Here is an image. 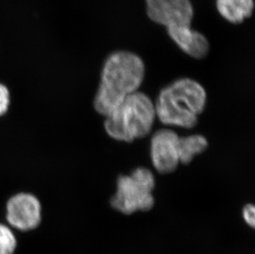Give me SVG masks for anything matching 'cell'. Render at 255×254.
Segmentation results:
<instances>
[{"label":"cell","mask_w":255,"mask_h":254,"mask_svg":"<svg viewBox=\"0 0 255 254\" xmlns=\"http://www.w3.org/2000/svg\"><path fill=\"white\" fill-rule=\"evenodd\" d=\"M6 219L10 226L21 231L37 228L41 221V203L30 193L14 195L6 205Z\"/></svg>","instance_id":"cell-6"},{"label":"cell","mask_w":255,"mask_h":254,"mask_svg":"<svg viewBox=\"0 0 255 254\" xmlns=\"http://www.w3.org/2000/svg\"><path fill=\"white\" fill-rule=\"evenodd\" d=\"M179 136L171 129L157 130L150 141V158L154 168L161 174L173 173L178 168Z\"/></svg>","instance_id":"cell-7"},{"label":"cell","mask_w":255,"mask_h":254,"mask_svg":"<svg viewBox=\"0 0 255 254\" xmlns=\"http://www.w3.org/2000/svg\"><path fill=\"white\" fill-rule=\"evenodd\" d=\"M207 147V139L202 134L179 137L178 142L179 163L189 164L196 155L203 153Z\"/></svg>","instance_id":"cell-10"},{"label":"cell","mask_w":255,"mask_h":254,"mask_svg":"<svg viewBox=\"0 0 255 254\" xmlns=\"http://www.w3.org/2000/svg\"><path fill=\"white\" fill-rule=\"evenodd\" d=\"M243 219L250 227L254 229L255 226V206L253 204L246 205L243 209Z\"/></svg>","instance_id":"cell-13"},{"label":"cell","mask_w":255,"mask_h":254,"mask_svg":"<svg viewBox=\"0 0 255 254\" xmlns=\"http://www.w3.org/2000/svg\"><path fill=\"white\" fill-rule=\"evenodd\" d=\"M10 106L9 90L4 84L0 83V117L7 113Z\"/></svg>","instance_id":"cell-12"},{"label":"cell","mask_w":255,"mask_h":254,"mask_svg":"<svg viewBox=\"0 0 255 254\" xmlns=\"http://www.w3.org/2000/svg\"><path fill=\"white\" fill-rule=\"evenodd\" d=\"M155 187L154 177L146 168H135L130 175H120L117 180V192L110 200L113 208L125 215L153 208Z\"/></svg>","instance_id":"cell-4"},{"label":"cell","mask_w":255,"mask_h":254,"mask_svg":"<svg viewBox=\"0 0 255 254\" xmlns=\"http://www.w3.org/2000/svg\"><path fill=\"white\" fill-rule=\"evenodd\" d=\"M217 7L225 19L238 24L251 17L255 4L254 0H217Z\"/></svg>","instance_id":"cell-9"},{"label":"cell","mask_w":255,"mask_h":254,"mask_svg":"<svg viewBox=\"0 0 255 254\" xmlns=\"http://www.w3.org/2000/svg\"><path fill=\"white\" fill-rule=\"evenodd\" d=\"M207 103V93L198 82L179 79L162 89L154 104L155 114L164 125L193 129Z\"/></svg>","instance_id":"cell-2"},{"label":"cell","mask_w":255,"mask_h":254,"mask_svg":"<svg viewBox=\"0 0 255 254\" xmlns=\"http://www.w3.org/2000/svg\"><path fill=\"white\" fill-rule=\"evenodd\" d=\"M105 130L118 141L130 143L147 136L156 118L154 104L146 94L136 91L105 117Z\"/></svg>","instance_id":"cell-3"},{"label":"cell","mask_w":255,"mask_h":254,"mask_svg":"<svg viewBox=\"0 0 255 254\" xmlns=\"http://www.w3.org/2000/svg\"><path fill=\"white\" fill-rule=\"evenodd\" d=\"M144 76L140 56L130 51H116L109 55L102 70L101 82L94 99L95 110L107 117L130 94L138 91Z\"/></svg>","instance_id":"cell-1"},{"label":"cell","mask_w":255,"mask_h":254,"mask_svg":"<svg viewBox=\"0 0 255 254\" xmlns=\"http://www.w3.org/2000/svg\"><path fill=\"white\" fill-rule=\"evenodd\" d=\"M146 9L152 21L166 28L191 26L193 20L190 0H146Z\"/></svg>","instance_id":"cell-5"},{"label":"cell","mask_w":255,"mask_h":254,"mask_svg":"<svg viewBox=\"0 0 255 254\" xmlns=\"http://www.w3.org/2000/svg\"><path fill=\"white\" fill-rule=\"evenodd\" d=\"M171 39L187 55L195 59L206 57L210 45L204 35L191 28V26H173L167 28Z\"/></svg>","instance_id":"cell-8"},{"label":"cell","mask_w":255,"mask_h":254,"mask_svg":"<svg viewBox=\"0 0 255 254\" xmlns=\"http://www.w3.org/2000/svg\"><path fill=\"white\" fill-rule=\"evenodd\" d=\"M17 238L8 226L0 224V254H14Z\"/></svg>","instance_id":"cell-11"}]
</instances>
